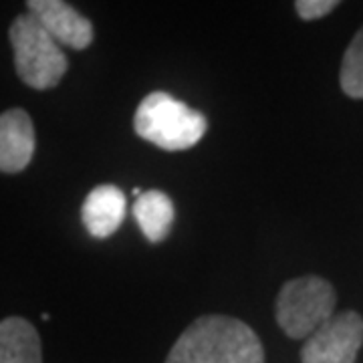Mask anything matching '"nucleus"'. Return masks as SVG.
Returning <instances> with one entry per match:
<instances>
[{"mask_svg": "<svg viewBox=\"0 0 363 363\" xmlns=\"http://www.w3.org/2000/svg\"><path fill=\"white\" fill-rule=\"evenodd\" d=\"M166 363H264L259 335L240 319L198 317L182 333Z\"/></svg>", "mask_w": 363, "mask_h": 363, "instance_id": "nucleus-1", "label": "nucleus"}, {"mask_svg": "<svg viewBox=\"0 0 363 363\" xmlns=\"http://www.w3.org/2000/svg\"><path fill=\"white\" fill-rule=\"evenodd\" d=\"M206 128V117L166 91L145 95L133 116L135 133L166 152L192 147L204 138Z\"/></svg>", "mask_w": 363, "mask_h": 363, "instance_id": "nucleus-2", "label": "nucleus"}, {"mask_svg": "<svg viewBox=\"0 0 363 363\" xmlns=\"http://www.w3.org/2000/svg\"><path fill=\"white\" fill-rule=\"evenodd\" d=\"M18 79L33 89H51L67 73V57L59 43L30 13L18 14L9 30Z\"/></svg>", "mask_w": 363, "mask_h": 363, "instance_id": "nucleus-3", "label": "nucleus"}, {"mask_svg": "<svg viewBox=\"0 0 363 363\" xmlns=\"http://www.w3.org/2000/svg\"><path fill=\"white\" fill-rule=\"evenodd\" d=\"M337 295L321 277H298L277 297V323L291 339H309L335 315Z\"/></svg>", "mask_w": 363, "mask_h": 363, "instance_id": "nucleus-4", "label": "nucleus"}, {"mask_svg": "<svg viewBox=\"0 0 363 363\" xmlns=\"http://www.w3.org/2000/svg\"><path fill=\"white\" fill-rule=\"evenodd\" d=\"M362 345V315L355 311L337 313L305 341L301 363H355Z\"/></svg>", "mask_w": 363, "mask_h": 363, "instance_id": "nucleus-5", "label": "nucleus"}, {"mask_svg": "<svg viewBox=\"0 0 363 363\" xmlns=\"http://www.w3.org/2000/svg\"><path fill=\"white\" fill-rule=\"evenodd\" d=\"M28 13L59 45L83 51L93 43V25L63 0H28Z\"/></svg>", "mask_w": 363, "mask_h": 363, "instance_id": "nucleus-6", "label": "nucleus"}, {"mask_svg": "<svg viewBox=\"0 0 363 363\" xmlns=\"http://www.w3.org/2000/svg\"><path fill=\"white\" fill-rule=\"evenodd\" d=\"M35 154V125L25 109H6L0 116V169L16 174L30 164Z\"/></svg>", "mask_w": 363, "mask_h": 363, "instance_id": "nucleus-7", "label": "nucleus"}, {"mask_svg": "<svg viewBox=\"0 0 363 363\" xmlns=\"http://www.w3.org/2000/svg\"><path fill=\"white\" fill-rule=\"evenodd\" d=\"M125 196L116 184L95 186L81 208L87 233L95 238H109L125 218Z\"/></svg>", "mask_w": 363, "mask_h": 363, "instance_id": "nucleus-8", "label": "nucleus"}, {"mask_svg": "<svg viewBox=\"0 0 363 363\" xmlns=\"http://www.w3.org/2000/svg\"><path fill=\"white\" fill-rule=\"evenodd\" d=\"M0 363H43L39 333L23 317L0 323Z\"/></svg>", "mask_w": 363, "mask_h": 363, "instance_id": "nucleus-9", "label": "nucleus"}, {"mask_svg": "<svg viewBox=\"0 0 363 363\" xmlns=\"http://www.w3.org/2000/svg\"><path fill=\"white\" fill-rule=\"evenodd\" d=\"M133 216L150 242H162L174 224V202L162 190H147L133 202Z\"/></svg>", "mask_w": 363, "mask_h": 363, "instance_id": "nucleus-10", "label": "nucleus"}, {"mask_svg": "<svg viewBox=\"0 0 363 363\" xmlns=\"http://www.w3.org/2000/svg\"><path fill=\"white\" fill-rule=\"evenodd\" d=\"M341 89L353 99H363V26L350 43L341 63Z\"/></svg>", "mask_w": 363, "mask_h": 363, "instance_id": "nucleus-11", "label": "nucleus"}, {"mask_svg": "<svg viewBox=\"0 0 363 363\" xmlns=\"http://www.w3.org/2000/svg\"><path fill=\"white\" fill-rule=\"evenodd\" d=\"M337 6V0H298L297 4H295L297 14L303 21H317V18L329 14Z\"/></svg>", "mask_w": 363, "mask_h": 363, "instance_id": "nucleus-12", "label": "nucleus"}]
</instances>
